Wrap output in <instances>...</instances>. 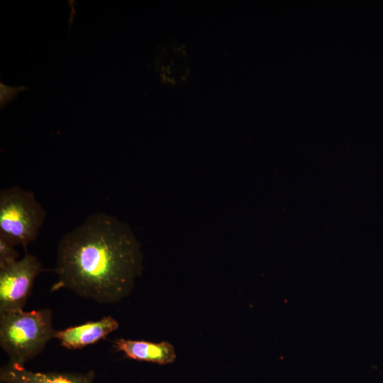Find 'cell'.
<instances>
[{"label": "cell", "mask_w": 383, "mask_h": 383, "mask_svg": "<svg viewBox=\"0 0 383 383\" xmlns=\"http://www.w3.org/2000/svg\"><path fill=\"white\" fill-rule=\"evenodd\" d=\"M142 262L130 227L110 214L94 213L60 240L51 291L65 288L99 304H114L129 295Z\"/></svg>", "instance_id": "1"}, {"label": "cell", "mask_w": 383, "mask_h": 383, "mask_svg": "<svg viewBox=\"0 0 383 383\" xmlns=\"http://www.w3.org/2000/svg\"><path fill=\"white\" fill-rule=\"evenodd\" d=\"M52 312L43 309L0 312V345L9 357V363L24 367L55 338Z\"/></svg>", "instance_id": "2"}, {"label": "cell", "mask_w": 383, "mask_h": 383, "mask_svg": "<svg viewBox=\"0 0 383 383\" xmlns=\"http://www.w3.org/2000/svg\"><path fill=\"white\" fill-rule=\"evenodd\" d=\"M46 212L34 194L18 186L0 192V235L26 248L38 237Z\"/></svg>", "instance_id": "3"}, {"label": "cell", "mask_w": 383, "mask_h": 383, "mask_svg": "<svg viewBox=\"0 0 383 383\" xmlns=\"http://www.w3.org/2000/svg\"><path fill=\"white\" fill-rule=\"evenodd\" d=\"M43 271L38 259L29 253L0 268V312L23 309L35 277Z\"/></svg>", "instance_id": "4"}, {"label": "cell", "mask_w": 383, "mask_h": 383, "mask_svg": "<svg viewBox=\"0 0 383 383\" xmlns=\"http://www.w3.org/2000/svg\"><path fill=\"white\" fill-rule=\"evenodd\" d=\"M119 324L111 316H104L96 321H89L81 325L56 331L55 338L68 349H79L104 339L116 331Z\"/></svg>", "instance_id": "5"}, {"label": "cell", "mask_w": 383, "mask_h": 383, "mask_svg": "<svg viewBox=\"0 0 383 383\" xmlns=\"http://www.w3.org/2000/svg\"><path fill=\"white\" fill-rule=\"evenodd\" d=\"M95 374L40 372L28 370L23 366L7 363L0 370L2 383H94Z\"/></svg>", "instance_id": "6"}, {"label": "cell", "mask_w": 383, "mask_h": 383, "mask_svg": "<svg viewBox=\"0 0 383 383\" xmlns=\"http://www.w3.org/2000/svg\"><path fill=\"white\" fill-rule=\"evenodd\" d=\"M112 343L116 350L135 360L166 365L173 362L177 357L174 346L167 341L154 343L116 338Z\"/></svg>", "instance_id": "7"}, {"label": "cell", "mask_w": 383, "mask_h": 383, "mask_svg": "<svg viewBox=\"0 0 383 383\" xmlns=\"http://www.w3.org/2000/svg\"><path fill=\"white\" fill-rule=\"evenodd\" d=\"M12 242L0 235V268L18 260V252Z\"/></svg>", "instance_id": "8"}]
</instances>
